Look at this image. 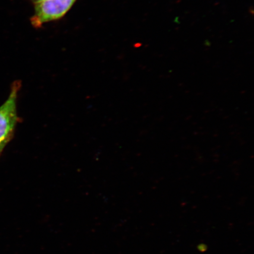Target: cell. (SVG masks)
I'll return each instance as SVG.
<instances>
[{
  "label": "cell",
  "instance_id": "cell-3",
  "mask_svg": "<svg viewBox=\"0 0 254 254\" xmlns=\"http://www.w3.org/2000/svg\"><path fill=\"white\" fill-rule=\"evenodd\" d=\"M31 1L33 2L34 4H37V3H39L41 1H44V0H30Z\"/></svg>",
  "mask_w": 254,
  "mask_h": 254
},
{
  "label": "cell",
  "instance_id": "cell-2",
  "mask_svg": "<svg viewBox=\"0 0 254 254\" xmlns=\"http://www.w3.org/2000/svg\"><path fill=\"white\" fill-rule=\"evenodd\" d=\"M77 0H44L35 4L31 18L34 27H40L49 22L59 20L67 12Z\"/></svg>",
  "mask_w": 254,
  "mask_h": 254
},
{
  "label": "cell",
  "instance_id": "cell-1",
  "mask_svg": "<svg viewBox=\"0 0 254 254\" xmlns=\"http://www.w3.org/2000/svg\"><path fill=\"white\" fill-rule=\"evenodd\" d=\"M20 87V82H14L7 100L0 107V155L13 137L18 122L17 100Z\"/></svg>",
  "mask_w": 254,
  "mask_h": 254
}]
</instances>
